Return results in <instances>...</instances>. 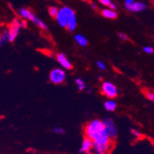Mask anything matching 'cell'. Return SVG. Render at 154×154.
I'll return each instance as SVG.
<instances>
[{
	"label": "cell",
	"mask_w": 154,
	"mask_h": 154,
	"mask_svg": "<svg viewBox=\"0 0 154 154\" xmlns=\"http://www.w3.org/2000/svg\"><path fill=\"white\" fill-rule=\"evenodd\" d=\"M18 14L20 17H22L24 19L30 20L33 24H35L36 26H38L40 29L43 30H47L48 26L43 22L42 19L38 18L35 15V14L33 13L31 10L26 9L25 7H21L18 9Z\"/></svg>",
	"instance_id": "obj_3"
},
{
	"label": "cell",
	"mask_w": 154,
	"mask_h": 154,
	"mask_svg": "<svg viewBox=\"0 0 154 154\" xmlns=\"http://www.w3.org/2000/svg\"><path fill=\"white\" fill-rule=\"evenodd\" d=\"M75 41L82 47H86L88 44V40L85 36L82 35L81 34H76L74 37Z\"/></svg>",
	"instance_id": "obj_13"
},
{
	"label": "cell",
	"mask_w": 154,
	"mask_h": 154,
	"mask_svg": "<svg viewBox=\"0 0 154 154\" xmlns=\"http://www.w3.org/2000/svg\"><path fill=\"white\" fill-rule=\"evenodd\" d=\"M131 134H132L135 138H137V139H140L141 137H142V134H140V132L139 131L136 130V129H131Z\"/></svg>",
	"instance_id": "obj_18"
},
{
	"label": "cell",
	"mask_w": 154,
	"mask_h": 154,
	"mask_svg": "<svg viewBox=\"0 0 154 154\" xmlns=\"http://www.w3.org/2000/svg\"><path fill=\"white\" fill-rule=\"evenodd\" d=\"M85 136L93 141L94 143L100 145H110L113 141L110 140L105 131L102 120L95 119L88 123L85 127Z\"/></svg>",
	"instance_id": "obj_1"
},
{
	"label": "cell",
	"mask_w": 154,
	"mask_h": 154,
	"mask_svg": "<svg viewBox=\"0 0 154 154\" xmlns=\"http://www.w3.org/2000/svg\"><path fill=\"white\" fill-rule=\"evenodd\" d=\"M126 9L129 12H140L146 9V5L143 2H134L130 6H126Z\"/></svg>",
	"instance_id": "obj_10"
},
{
	"label": "cell",
	"mask_w": 154,
	"mask_h": 154,
	"mask_svg": "<svg viewBox=\"0 0 154 154\" xmlns=\"http://www.w3.org/2000/svg\"><path fill=\"white\" fill-rule=\"evenodd\" d=\"M134 2H135V0H125V1H124V5H125V7L130 6V5H132Z\"/></svg>",
	"instance_id": "obj_26"
},
{
	"label": "cell",
	"mask_w": 154,
	"mask_h": 154,
	"mask_svg": "<svg viewBox=\"0 0 154 154\" xmlns=\"http://www.w3.org/2000/svg\"><path fill=\"white\" fill-rule=\"evenodd\" d=\"M103 106H104L105 110L110 112L114 111L117 109V103L113 99H109V100H106Z\"/></svg>",
	"instance_id": "obj_14"
},
{
	"label": "cell",
	"mask_w": 154,
	"mask_h": 154,
	"mask_svg": "<svg viewBox=\"0 0 154 154\" xmlns=\"http://www.w3.org/2000/svg\"><path fill=\"white\" fill-rule=\"evenodd\" d=\"M152 1H153V2H154V0H152Z\"/></svg>",
	"instance_id": "obj_33"
},
{
	"label": "cell",
	"mask_w": 154,
	"mask_h": 154,
	"mask_svg": "<svg viewBox=\"0 0 154 154\" xmlns=\"http://www.w3.org/2000/svg\"><path fill=\"white\" fill-rule=\"evenodd\" d=\"M20 20H19L18 19H14L11 22L9 29H8L9 35V42H13L16 39V38L19 35V32H20Z\"/></svg>",
	"instance_id": "obj_7"
},
{
	"label": "cell",
	"mask_w": 154,
	"mask_h": 154,
	"mask_svg": "<svg viewBox=\"0 0 154 154\" xmlns=\"http://www.w3.org/2000/svg\"><path fill=\"white\" fill-rule=\"evenodd\" d=\"M92 149H93V141L91 139H89L88 137H85V139L82 141L80 152H85V153L88 154Z\"/></svg>",
	"instance_id": "obj_11"
},
{
	"label": "cell",
	"mask_w": 154,
	"mask_h": 154,
	"mask_svg": "<svg viewBox=\"0 0 154 154\" xmlns=\"http://www.w3.org/2000/svg\"><path fill=\"white\" fill-rule=\"evenodd\" d=\"M112 146H113V144L100 145V144L94 143H93V150L95 154H109Z\"/></svg>",
	"instance_id": "obj_9"
},
{
	"label": "cell",
	"mask_w": 154,
	"mask_h": 154,
	"mask_svg": "<svg viewBox=\"0 0 154 154\" xmlns=\"http://www.w3.org/2000/svg\"><path fill=\"white\" fill-rule=\"evenodd\" d=\"M101 15H103L104 18L109 19H114L117 17V12L114 10H112V9H109V8L103 9V10L101 11Z\"/></svg>",
	"instance_id": "obj_12"
},
{
	"label": "cell",
	"mask_w": 154,
	"mask_h": 154,
	"mask_svg": "<svg viewBox=\"0 0 154 154\" xmlns=\"http://www.w3.org/2000/svg\"><path fill=\"white\" fill-rule=\"evenodd\" d=\"M108 8H109V9H112V10L115 11L116 9H117V5H116L115 3H113V2H111V4L109 5Z\"/></svg>",
	"instance_id": "obj_27"
},
{
	"label": "cell",
	"mask_w": 154,
	"mask_h": 154,
	"mask_svg": "<svg viewBox=\"0 0 154 154\" xmlns=\"http://www.w3.org/2000/svg\"><path fill=\"white\" fill-rule=\"evenodd\" d=\"M53 131L54 133L57 134H64L65 133V131H64V129L62 127H56L53 129Z\"/></svg>",
	"instance_id": "obj_21"
},
{
	"label": "cell",
	"mask_w": 154,
	"mask_h": 154,
	"mask_svg": "<svg viewBox=\"0 0 154 154\" xmlns=\"http://www.w3.org/2000/svg\"><path fill=\"white\" fill-rule=\"evenodd\" d=\"M0 36H1V38H2V40L3 42H9V31H8V29H7V30L3 31Z\"/></svg>",
	"instance_id": "obj_17"
},
{
	"label": "cell",
	"mask_w": 154,
	"mask_h": 154,
	"mask_svg": "<svg viewBox=\"0 0 154 154\" xmlns=\"http://www.w3.org/2000/svg\"><path fill=\"white\" fill-rule=\"evenodd\" d=\"M2 44H3V42H2V38H1V36H0V46L2 45Z\"/></svg>",
	"instance_id": "obj_29"
},
{
	"label": "cell",
	"mask_w": 154,
	"mask_h": 154,
	"mask_svg": "<svg viewBox=\"0 0 154 154\" xmlns=\"http://www.w3.org/2000/svg\"><path fill=\"white\" fill-rule=\"evenodd\" d=\"M153 9H154V5H153Z\"/></svg>",
	"instance_id": "obj_32"
},
{
	"label": "cell",
	"mask_w": 154,
	"mask_h": 154,
	"mask_svg": "<svg viewBox=\"0 0 154 154\" xmlns=\"http://www.w3.org/2000/svg\"><path fill=\"white\" fill-rule=\"evenodd\" d=\"M58 9L57 8V7L50 6L49 8H48V13H49V15H51V17L55 18L57 14H58Z\"/></svg>",
	"instance_id": "obj_16"
},
{
	"label": "cell",
	"mask_w": 154,
	"mask_h": 154,
	"mask_svg": "<svg viewBox=\"0 0 154 154\" xmlns=\"http://www.w3.org/2000/svg\"><path fill=\"white\" fill-rule=\"evenodd\" d=\"M105 127V131L111 141H114L117 135V128L115 123L110 117H104L102 120Z\"/></svg>",
	"instance_id": "obj_4"
},
{
	"label": "cell",
	"mask_w": 154,
	"mask_h": 154,
	"mask_svg": "<svg viewBox=\"0 0 154 154\" xmlns=\"http://www.w3.org/2000/svg\"><path fill=\"white\" fill-rule=\"evenodd\" d=\"M65 78H66V72L63 68H56L50 71V82L54 85H61L65 81Z\"/></svg>",
	"instance_id": "obj_5"
},
{
	"label": "cell",
	"mask_w": 154,
	"mask_h": 154,
	"mask_svg": "<svg viewBox=\"0 0 154 154\" xmlns=\"http://www.w3.org/2000/svg\"><path fill=\"white\" fill-rule=\"evenodd\" d=\"M91 7L93 9H97V5H96V4H94V3H91Z\"/></svg>",
	"instance_id": "obj_28"
},
{
	"label": "cell",
	"mask_w": 154,
	"mask_h": 154,
	"mask_svg": "<svg viewBox=\"0 0 154 154\" xmlns=\"http://www.w3.org/2000/svg\"><path fill=\"white\" fill-rule=\"evenodd\" d=\"M20 25H21V28H22V29H26V28L28 27V23L27 22H26V19L20 21Z\"/></svg>",
	"instance_id": "obj_25"
},
{
	"label": "cell",
	"mask_w": 154,
	"mask_h": 154,
	"mask_svg": "<svg viewBox=\"0 0 154 154\" xmlns=\"http://www.w3.org/2000/svg\"><path fill=\"white\" fill-rule=\"evenodd\" d=\"M99 2H100V4L105 5V6H108L111 4V0H99Z\"/></svg>",
	"instance_id": "obj_24"
},
{
	"label": "cell",
	"mask_w": 154,
	"mask_h": 154,
	"mask_svg": "<svg viewBox=\"0 0 154 154\" xmlns=\"http://www.w3.org/2000/svg\"><path fill=\"white\" fill-rule=\"evenodd\" d=\"M101 92L104 96L109 99H113L117 97L118 94V89L117 86L110 82H104L101 85Z\"/></svg>",
	"instance_id": "obj_6"
},
{
	"label": "cell",
	"mask_w": 154,
	"mask_h": 154,
	"mask_svg": "<svg viewBox=\"0 0 154 154\" xmlns=\"http://www.w3.org/2000/svg\"><path fill=\"white\" fill-rule=\"evenodd\" d=\"M96 65H97V68H98L100 70H101V71H105V70L107 69V66H106V64H105L104 63L101 61H97Z\"/></svg>",
	"instance_id": "obj_20"
},
{
	"label": "cell",
	"mask_w": 154,
	"mask_h": 154,
	"mask_svg": "<svg viewBox=\"0 0 154 154\" xmlns=\"http://www.w3.org/2000/svg\"><path fill=\"white\" fill-rule=\"evenodd\" d=\"M55 19L61 28L67 29L70 32H74L78 26L75 11L68 6H64L58 9Z\"/></svg>",
	"instance_id": "obj_2"
},
{
	"label": "cell",
	"mask_w": 154,
	"mask_h": 154,
	"mask_svg": "<svg viewBox=\"0 0 154 154\" xmlns=\"http://www.w3.org/2000/svg\"><path fill=\"white\" fill-rule=\"evenodd\" d=\"M56 59H57L58 62L59 63L63 69L71 70L72 68V64H71L68 58H67V56L64 53H58L56 55Z\"/></svg>",
	"instance_id": "obj_8"
},
{
	"label": "cell",
	"mask_w": 154,
	"mask_h": 154,
	"mask_svg": "<svg viewBox=\"0 0 154 154\" xmlns=\"http://www.w3.org/2000/svg\"><path fill=\"white\" fill-rule=\"evenodd\" d=\"M83 1H87V0H83Z\"/></svg>",
	"instance_id": "obj_31"
},
{
	"label": "cell",
	"mask_w": 154,
	"mask_h": 154,
	"mask_svg": "<svg viewBox=\"0 0 154 154\" xmlns=\"http://www.w3.org/2000/svg\"><path fill=\"white\" fill-rule=\"evenodd\" d=\"M117 36H118V38L121 40V41L125 42L127 41L129 39L128 36H127V35L124 34V33H121V32H120V33H118V34H117Z\"/></svg>",
	"instance_id": "obj_23"
},
{
	"label": "cell",
	"mask_w": 154,
	"mask_h": 154,
	"mask_svg": "<svg viewBox=\"0 0 154 154\" xmlns=\"http://www.w3.org/2000/svg\"><path fill=\"white\" fill-rule=\"evenodd\" d=\"M152 145H153V146H154V142H153V143H152Z\"/></svg>",
	"instance_id": "obj_30"
},
{
	"label": "cell",
	"mask_w": 154,
	"mask_h": 154,
	"mask_svg": "<svg viewBox=\"0 0 154 154\" xmlns=\"http://www.w3.org/2000/svg\"><path fill=\"white\" fill-rule=\"evenodd\" d=\"M143 50L144 52L146 53V54H152L154 51L153 48H152V47H151V46H145V47L143 48Z\"/></svg>",
	"instance_id": "obj_22"
},
{
	"label": "cell",
	"mask_w": 154,
	"mask_h": 154,
	"mask_svg": "<svg viewBox=\"0 0 154 154\" xmlns=\"http://www.w3.org/2000/svg\"><path fill=\"white\" fill-rule=\"evenodd\" d=\"M145 96L148 100H149L150 101L153 102L154 103V92L149 91H146L145 92Z\"/></svg>",
	"instance_id": "obj_19"
},
{
	"label": "cell",
	"mask_w": 154,
	"mask_h": 154,
	"mask_svg": "<svg viewBox=\"0 0 154 154\" xmlns=\"http://www.w3.org/2000/svg\"><path fill=\"white\" fill-rule=\"evenodd\" d=\"M75 84H76L77 87H78V90L79 91H84L86 89V83L84 82L82 78H77V79L75 80Z\"/></svg>",
	"instance_id": "obj_15"
}]
</instances>
